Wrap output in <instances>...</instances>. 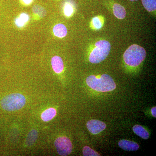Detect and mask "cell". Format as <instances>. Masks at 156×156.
<instances>
[{
  "mask_svg": "<svg viewBox=\"0 0 156 156\" xmlns=\"http://www.w3.org/2000/svg\"><path fill=\"white\" fill-rule=\"evenodd\" d=\"M87 128L92 134H99L106 127V124L101 121L97 120H91L87 123Z\"/></svg>",
  "mask_w": 156,
  "mask_h": 156,
  "instance_id": "obj_6",
  "label": "cell"
},
{
  "mask_svg": "<svg viewBox=\"0 0 156 156\" xmlns=\"http://www.w3.org/2000/svg\"><path fill=\"white\" fill-rule=\"evenodd\" d=\"M143 5L149 12L155 11L156 0H141Z\"/></svg>",
  "mask_w": 156,
  "mask_h": 156,
  "instance_id": "obj_14",
  "label": "cell"
},
{
  "mask_svg": "<svg viewBox=\"0 0 156 156\" xmlns=\"http://www.w3.org/2000/svg\"><path fill=\"white\" fill-rule=\"evenodd\" d=\"M53 32L56 37L62 38L67 34V30L65 26L61 23H58L53 27Z\"/></svg>",
  "mask_w": 156,
  "mask_h": 156,
  "instance_id": "obj_9",
  "label": "cell"
},
{
  "mask_svg": "<svg viewBox=\"0 0 156 156\" xmlns=\"http://www.w3.org/2000/svg\"><path fill=\"white\" fill-rule=\"evenodd\" d=\"M95 48L90 53L89 60L92 63H100L108 56L111 50L109 42L101 40L96 42Z\"/></svg>",
  "mask_w": 156,
  "mask_h": 156,
  "instance_id": "obj_4",
  "label": "cell"
},
{
  "mask_svg": "<svg viewBox=\"0 0 156 156\" xmlns=\"http://www.w3.org/2000/svg\"><path fill=\"white\" fill-rule=\"evenodd\" d=\"M130 1H131V2H134V1H137L138 0H130Z\"/></svg>",
  "mask_w": 156,
  "mask_h": 156,
  "instance_id": "obj_22",
  "label": "cell"
},
{
  "mask_svg": "<svg viewBox=\"0 0 156 156\" xmlns=\"http://www.w3.org/2000/svg\"><path fill=\"white\" fill-rule=\"evenodd\" d=\"M64 12L65 15L67 17L71 16L73 13V9L72 6L69 4H66L64 6Z\"/></svg>",
  "mask_w": 156,
  "mask_h": 156,
  "instance_id": "obj_18",
  "label": "cell"
},
{
  "mask_svg": "<svg viewBox=\"0 0 156 156\" xmlns=\"http://www.w3.org/2000/svg\"><path fill=\"white\" fill-rule=\"evenodd\" d=\"M54 145L58 154L61 156H67L71 153L73 146L70 140L66 136L58 137Z\"/></svg>",
  "mask_w": 156,
  "mask_h": 156,
  "instance_id": "obj_5",
  "label": "cell"
},
{
  "mask_svg": "<svg viewBox=\"0 0 156 156\" xmlns=\"http://www.w3.org/2000/svg\"><path fill=\"white\" fill-rule=\"evenodd\" d=\"M37 131L35 130H33L28 134L26 139V144L27 146H31L35 142L37 137Z\"/></svg>",
  "mask_w": 156,
  "mask_h": 156,
  "instance_id": "obj_15",
  "label": "cell"
},
{
  "mask_svg": "<svg viewBox=\"0 0 156 156\" xmlns=\"http://www.w3.org/2000/svg\"><path fill=\"white\" fill-rule=\"evenodd\" d=\"M86 82L89 87L97 92H111L116 87L112 78L108 74H103L99 79L94 76H89Z\"/></svg>",
  "mask_w": 156,
  "mask_h": 156,
  "instance_id": "obj_1",
  "label": "cell"
},
{
  "mask_svg": "<svg viewBox=\"0 0 156 156\" xmlns=\"http://www.w3.org/2000/svg\"><path fill=\"white\" fill-rule=\"evenodd\" d=\"M23 2L26 5H30L32 2L33 0H22Z\"/></svg>",
  "mask_w": 156,
  "mask_h": 156,
  "instance_id": "obj_21",
  "label": "cell"
},
{
  "mask_svg": "<svg viewBox=\"0 0 156 156\" xmlns=\"http://www.w3.org/2000/svg\"><path fill=\"white\" fill-rule=\"evenodd\" d=\"M114 14L118 19H123L126 17V12L125 8L118 4H115L113 8Z\"/></svg>",
  "mask_w": 156,
  "mask_h": 156,
  "instance_id": "obj_10",
  "label": "cell"
},
{
  "mask_svg": "<svg viewBox=\"0 0 156 156\" xmlns=\"http://www.w3.org/2000/svg\"><path fill=\"white\" fill-rule=\"evenodd\" d=\"M119 145L121 148L127 151H136L139 148V146L136 143L126 140H120Z\"/></svg>",
  "mask_w": 156,
  "mask_h": 156,
  "instance_id": "obj_7",
  "label": "cell"
},
{
  "mask_svg": "<svg viewBox=\"0 0 156 156\" xmlns=\"http://www.w3.org/2000/svg\"><path fill=\"white\" fill-rule=\"evenodd\" d=\"M133 131L135 134L144 139H147L149 134L146 130L140 125H135L133 127Z\"/></svg>",
  "mask_w": 156,
  "mask_h": 156,
  "instance_id": "obj_11",
  "label": "cell"
},
{
  "mask_svg": "<svg viewBox=\"0 0 156 156\" xmlns=\"http://www.w3.org/2000/svg\"><path fill=\"white\" fill-rule=\"evenodd\" d=\"M83 155L85 156H100L99 154L93 150L89 147H85L83 151Z\"/></svg>",
  "mask_w": 156,
  "mask_h": 156,
  "instance_id": "obj_17",
  "label": "cell"
},
{
  "mask_svg": "<svg viewBox=\"0 0 156 156\" xmlns=\"http://www.w3.org/2000/svg\"><path fill=\"white\" fill-rule=\"evenodd\" d=\"M56 111L53 108H48L44 111L41 114V119L43 121L45 122H49L56 116Z\"/></svg>",
  "mask_w": 156,
  "mask_h": 156,
  "instance_id": "obj_12",
  "label": "cell"
},
{
  "mask_svg": "<svg viewBox=\"0 0 156 156\" xmlns=\"http://www.w3.org/2000/svg\"><path fill=\"white\" fill-rule=\"evenodd\" d=\"M146 53L145 49L139 45H131L126 50L124 54L125 62L132 67L138 66L144 60Z\"/></svg>",
  "mask_w": 156,
  "mask_h": 156,
  "instance_id": "obj_2",
  "label": "cell"
},
{
  "mask_svg": "<svg viewBox=\"0 0 156 156\" xmlns=\"http://www.w3.org/2000/svg\"><path fill=\"white\" fill-rule=\"evenodd\" d=\"M26 102V100L23 95L19 93H13L3 98L1 101V105L5 110L14 111L22 108Z\"/></svg>",
  "mask_w": 156,
  "mask_h": 156,
  "instance_id": "obj_3",
  "label": "cell"
},
{
  "mask_svg": "<svg viewBox=\"0 0 156 156\" xmlns=\"http://www.w3.org/2000/svg\"><path fill=\"white\" fill-rule=\"evenodd\" d=\"M30 19L29 15L26 13H23L20 14V16L16 19L15 20V23L17 27H22L27 23Z\"/></svg>",
  "mask_w": 156,
  "mask_h": 156,
  "instance_id": "obj_13",
  "label": "cell"
},
{
  "mask_svg": "<svg viewBox=\"0 0 156 156\" xmlns=\"http://www.w3.org/2000/svg\"><path fill=\"white\" fill-rule=\"evenodd\" d=\"M32 11L34 14L38 15L39 17L41 18L44 17L47 14V12L45 9L43 7L38 5L34 6Z\"/></svg>",
  "mask_w": 156,
  "mask_h": 156,
  "instance_id": "obj_16",
  "label": "cell"
},
{
  "mask_svg": "<svg viewBox=\"0 0 156 156\" xmlns=\"http://www.w3.org/2000/svg\"><path fill=\"white\" fill-rule=\"evenodd\" d=\"M92 24L95 29H99L102 27V23L98 17H95L92 20Z\"/></svg>",
  "mask_w": 156,
  "mask_h": 156,
  "instance_id": "obj_19",
  "label": "cell"
},
{
  "mask_svg": "<svg viewBox=\"0 0 156 156\" xmlns=\"http://www.w3.org/2000/svg\"><path fill=\"white\" fill-rule=\"evenodd\" d=\"M156 107H154L153 108H152L151 109V113L152 115L153 116V117L156 118Z\"/></svg>",
  "mask_w": 156,
  "mask_h": 156,
  "instance_id": "obj_20",
  "label": "cell"
},
{
  "mask_svg": "<svg viewBox=\"0 0 156 156\" xmlns=\"http://www.w3.org/2000/svg\"><path fill=\"white\" fill-rule=\"evenodd\" d=\"M51 64L54 71L56 73H60L64 68V64L61 57L55 56L51 59Z\"/></svg>",
  "mask_w": 156,
  "mask_h": 156,
  "instance_id": "obj_8",
  "label": "cell"
}]
</instances>
